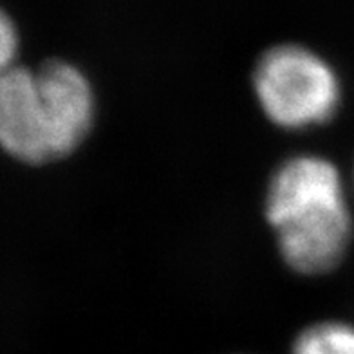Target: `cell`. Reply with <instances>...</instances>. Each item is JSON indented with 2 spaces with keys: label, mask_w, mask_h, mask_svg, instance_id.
<instances>
[{
  "label": "cell",
  "mask_w": 354,
  "mask_h": 354,
  "mask_svg": "<svg viewBox=\"0 0 354 354\" xmlns=\"http://www.w3.org/2000/svg\"><path fill=\"white\" fill-rule=\"evenodd\" d=\"M264 214L282 261L300 275H324L344 261L353 215L340 170L329 159H286L270 179Z\"/></svg>",
  "instance_id": "6da1fadb"
},
{
  "label": "cell",
  "mask_w": 354,
  "mask_h": 354,
  "mask_svg": "<svg viewBox=\"0 0 354 354\" xmlns=\"http://www.w3.org/2000/svg\"><path fill=\"white\" fill-rule=\"evenodd\" d=\"M253 93L264 116L284 131L324 125L342 102L340 78L331 64L299 44H280L259 58Z\"/></svg>",
  "instance_id": "7a4b0ae2"
},
{
  "label": "cell",
  "mask_w": 354,
  "mask_h": 354,
  "mask_svg": "<svg viewBox=\"0 0 354 354\" xmlns=\"http://www.w3.org/2000/svg\"><path fill=\"white\" fill-rule=\"evenodd\" d=\"M51 159H64L82 147L96 118L94 88L85 73L66 60L35 69Z\"/></svg>",
  "instance_id": "3957f363"
},
{
  "label": "cell",
  "mask_w": 354,
  "mask_h": 354,
  "mask_svg": "<svg viewBox=\"0 0 354 354\" xmlns=\"http://www.w3.org/2000/svg\"><path fill=\"white\" fill-rule=\"evenodd\" d=\"M0 143L6 154L19 163L53 161L37 73L19 64L2 69L0 76Z\"/></svg>",
  "instance_id": "277c9868"
},
{
  "label": "cell",
  "mask_w": 354,
  "mask_h": 354,
  "mask_svg": "<svg viewBox=\"0 0 354 354\" xmlns=\"http://www.w3.org/2000/svg\"><path fill=\"white\" fill-rule=\"evenodd\" d=\"M291 354H354V326L338 320L313 324L297 336Z\"/></svg>",
  "instance_id": "5b68a950"
},
{
  "label": "cell",
  "mask_w": 354,
  "mask_h": 354,
  "mask_svg": "<svg viewBox=\"0 0 354 354\" xmlns=\"http://www.w3.org/2000/svg\"><path fill=\"white\" fill-rule=\"evenodd\" d=\"M19 31L8 13H2L0 19V64L2 69L17 66V56H19Z\"/></svg>",
  "instance_id": "8992f818"
}]
</instances>
